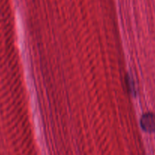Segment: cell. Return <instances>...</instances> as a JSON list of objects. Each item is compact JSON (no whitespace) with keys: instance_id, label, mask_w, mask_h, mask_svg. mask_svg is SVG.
<instances>
[{"instance_id":"6da1fadb","label":"cell","mask_w":155,"mask_h":155,"mask_svg":"<svg viewBox=\"0 0 155 155\" xmlns=\"http://www.w3.org/2000/svg\"><path fill=\"white\" fill-rule=\"evenodd\" d=\"M141 127L143 130L147 132H155V114L152 113L143 115L141 120Z\"/></svg>"}]
</instances>
